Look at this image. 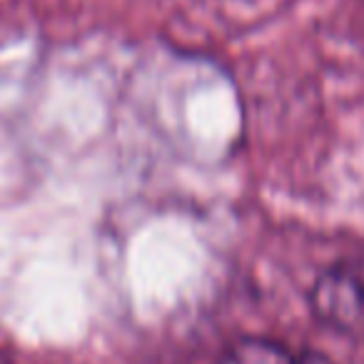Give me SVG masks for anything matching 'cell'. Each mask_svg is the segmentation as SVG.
I'll use <instances>...</instances> for the list:
<instances>
[{"instance_id": "7a4b0ae2", "label": "cell", "mask_w": 364, "mask_h": 364, "mask_svg": "<svg viewBox=\"0 0 364 364\" xmlns=\"http://www.w3.org/2000/svg\"><path fill=\"white\" fill-rule=\"evenodd\" d=\"M220 364H332L327 357L309 349H292L272 339H242Z\"/></svg>"}, {"instance_id": "6da1fadb", "label": "cell", "mask_w": 364, "mask_h": 364, "mask_svg": "<svg viewBox=\"0 0 364 364\" xmlns=\"http://www.w3.org/2000/svg\"><path fill=\"white\" fill-rule=\"evenodd\" d=\"M312 312L329 329L364 339V255L332 264L309 294Z\"/></svg>"}]
</instances>
